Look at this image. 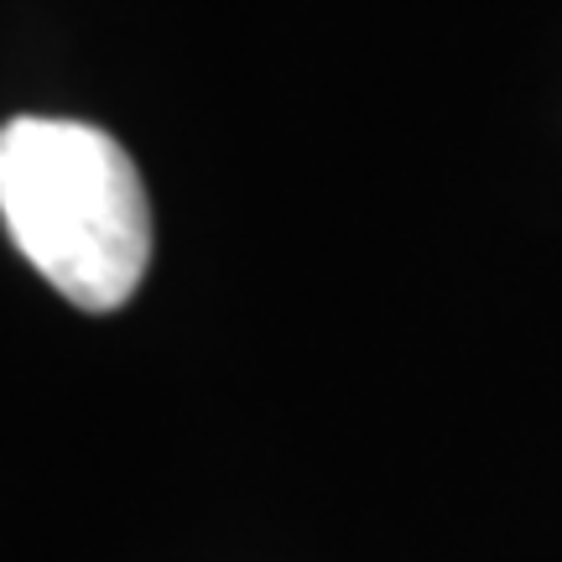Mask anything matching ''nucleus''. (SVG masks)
<instances>
[{"label": "nucleus", "instance_id": "obj_1", "mask_svg": "<svg viewBox=\"0 0 562 562\" xmlns=\"http://www.w3.org/2000/svg\"><path fill=\"white\" fill-rule=\"evenodd\" d=\"M0 220L83 313L136 297L151 261V203L131 151L100 125L21 115L0 131Z\"/></svg>", "mask_w": 562, "mask_h": 562}]
</instances>
